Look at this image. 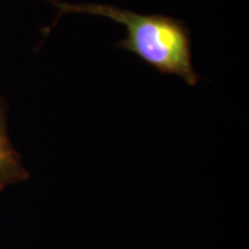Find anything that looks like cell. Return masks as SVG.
<instances>
[{
  "label": "cell",
  "mask_w": 249,
  "mask_h": 249,
  "mask_svg": "<svg viewBox=\"0 0 249 249\" xmlns=\"http://www.w3.org/2000/svg\"><path fill=\"white\" fill-rule=\"evenodd\" d=\"M59 13L91 14L107 18L126 28V38L117 44L161 74L178 76L188 86H196L200 75L193 65L191 30L183 21L158 14H139L107 4H68L48 0Z\"/></svg>",
  "instance_id": "obj_1"
},
{
  "label": "cell",
  "mask_w": 249,
  "mask_h": 249,
  "mask_svg": "<svg viewBox=\"0 0 249 249\" xmlns=\"http://www.w3.org/2000/svg\"><path fill=\"white\" fill-rule=\"evenodd\" d=\"M28 178L29 172L9 140L6 105L0 98V192L11 185L26 181Z\"/></svg>",
  "instance_id": "obj_2"
}]
</instances>
